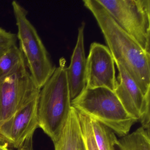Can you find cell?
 Returning <instances> with one entry per match:
<instances>
[{"instance_id":"cell-1","label":"cell","mask_w":150,"mask_h":150,"mask_svg":"<svg viewBox=\"0 0 150 150\" xmlns=\"http://www.w3.org/2000/svg\"><path fill=\"white\" fill-rule=\"evenodd\" d=\"M103 34L115 63L122 66L142 93L150 92V53L122 30L97 0H83Z\"/></svg>"},{"instance_id":"cell-2","label":"cell","mask_w":150,"mask_h":150,"mask_svg":"<svg viewBox=\"0 0 150 150\" xmlns=\"http://www.w3.org/2000/svg\"><path fill=\"white\" fill-rule=\"evenodd\" d=\"M65 63V59H60L59 66L38 96V127L53 143L59 138L71 107Z\"/></svg>"},{"instance_id":"cell-3","label":"cell","mask_w":150,"mask_h":150,"mask_svg":"<svg viewBox=\"0 0 150 150\" xmlns=\"http://www.w3.org/2000/svg\"><path fill=\"white\" fill-rule=\"evenodd\" d=\"M71 105L120 137L127 135L138 121L126 111L115 92L105 88H86Z\"/></svg>"},{"instance_id":"cell-4","label":"cell","mask_w":150,"mask_h":150,"mask_svg":"<svg viewBox=\"0 0 150 150\" xmlns=\"http://www.w3.org/2000/svg\"><path fill=\"white\" fill-rule=\"evenodd\" d=\"M12 8L17 28L19 49L32 79L41 89L51 77L56 67L37 30L28 19V12L18 1H12Z\"/></svg>"},{"instance_id":"cell-5","label":"cell","mask_w":150,"mask_h":150,"mask_svg":"<svg viewBox=\"0 0 150 150\" xmlns=\"http://www.w3.org/2000/svg\"><path fill=\"white\" fill-rule=\"evenodd\" d=\"M125 33L150 53V0H97Z\"/></svg>"},{"instance_id":"cell-6","label":"cell","mask_w":150,"mask_h":150,"mask_svg":"<svg viewBox=\"0 0 150 150\" xmlns=\"http://www.w3.org/2000/svg\"><path fill=\"white\" fill-rule=\"evenodd\" d=\"M27 67L0 81V127L39 96Z\"/></svg>"},{"instance_id":"cell-7","label":"cell","mask_w":150,"mask_h":150,"mask_svg":"<svg viewBox=\"0 0 150 150\" xmlns=\"http://www.w3.org/2000/svg\"><path fill=\"white\" fill-rule=\"evenodd\" d=\"M115 64L107 46L92 43L86 58V88H105L115 92L117 82Z\"/></svg>"},{"instance_id":"cell-8","label":"cell","mask_w":150,"mask_h":150,"mask_svg":"<svg viewBox=\"0 0 150 150\" xmlns=\"http://www.w3.org/2000/svg\"><path fill=\"white\" fill-rule=\"evenodd\" d=\"M115 64L119 74L115 93L126 111L140 121L142 127L150 130V92L144 95L122 66Z\"/></svg>"},{"instance_id":"cell-9","label":"cell","mask_w":150,"mask_h":150,"mask_svg":"<svg viewBox=\"0 0 150 150\" xmlns=\"http://www.w3.org/2000/svg\"><path fill=\"white\" fill-rule=\"evenodd\" d=\"M38 96L20 110L0 127V137L19 149L26 139L33 137L38 127Z\"/></svg>"},{"instance_id":"cell-10","label":"cell","mask_w":150,"mask_h":150,"mask_svg":"<svg viewBox=\"0 0 150 150\" xmlns=\"http://www.w3.org/2000/svg\"><path fill=\"white\" fill-rule=\"evenodd\" d=\"M85 23L78 29L77 42L71 57V63L67 67V81L71 100L80 95L86 86V58L84 45Z\"/></svg>"},{"instance_id":"cell-11","label":"cell","mask_w":150,"mask_h":150,"mask_svg":"<svg viewBox=\"0 0 150 150\" xmlns=\"http://www.w3.org/2000/svg\"><path fill=\"white\" fill-rule=\"evenodd\" d=\"M54 144L55 150H86L78 112L72 106L62 133Z\"/></svg>"},{"instance_id":"cell-12","label":"cell","mask_w":150,"mask_h":150,"mask_svg":"<svg viewBox=\"0 0 150 150\" xmlns=\"http://www.w3.org/2000/svg\"><path fill=\"white\" fill-rule=\"evenodd\" d=\"M150 130L143 127L117 140L120 150H150Z\"/></svg>"},{"instance_id":"cell-13","label":"cell","mask_w":150,"mask_h":150,"mask_svg":"<svg viewBox=\"0 0 150 150\" xmlns=\"http://www.w3.org/2000/svg\"><path fill=\"white\" fill-rule=\"evenodd\" d=\"M26 66L22 53L14 45L0 57V81Z\"/></svg>"},{"instance_id":"cell-14","label":"cell","mask_w":150,"mask_h":150,"mask_svg":"<svg viewBox=\"0 0 150 150\" xmlns=\"http://www.w3.org/2000/svg\"><path fill=\"white\" fill-rule=\"evenodd\" d=\"M91 119L93 132L99 150H115L117 139L114 132L107 126L93 119Z\"/></svg>"},{"instance_id":"cell-15","label":"cell","mask_w":150,"mask_h":150,"mask_svg":"<svg viewBox=\"0 0 150 150\" xmlns=\"http://www.w3.org/2000/svg\"><path fill=\"white\" fill-rule=\"evenodd\" d=\"M78 112L82 136L86 150H99L95 139L91 119L86 115Z\"/></svg>"},{"instance_id":"cell-16","label":"cell","mask_w":150,"mask_h":150,"mask_svg":"<svg viewBox=\"0 0 150 150\" xmlns=\"http://www.w3.org/2000/svg\"><path fill=\"white\" fill-rule=\"evenodd\" d=\"M17 40L16 34L0 28V47L11 48L16 45Z\"/></svg>"},{"instance_id":"cell-17","label":"cell","mask_w":150,"mask_h":150,"mask_svg":"<svg viewBox=\"0 0 150 150\" xmlns=\"http://www.w3.org/2000/svg\"><path fill=\"white\" fill-rule=\"evenodd\" d=\"M8 144L7 143L6 144H0V150H12L8 148Z\"/></svg>"},{"instance_id":"cell-18","label":"cell","mask_w":150,"mask_h":150,"mask_svg":"<svg viewBox=\"0 0 150 150\" xmlns=\"http://www.w3.org/2000/svg\"><path fill=\"white\" fill-rule=\"evenodd\" d=\"M5 47H0V57H1L9 49Z\"/></svg>"},{"instance_id":"cell-19","label":"cell","mask_w":150,"mask_h":150,"mask_svg":"<svg viewBox=\"0 0 150 150\" xmlns=\"http://www.w3.org/2000/svg\"><path fill=\"white\" fill-rule=\"evenodd\" d=\"M18 150H24L22 148H19L18 149Z\"/></svg>"}]
</instances>
